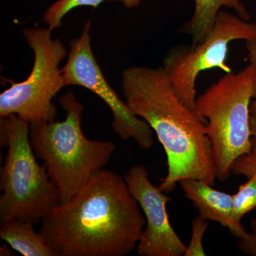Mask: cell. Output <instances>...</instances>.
<instances>
[{"label": "cell", "instance_id": "cell-1", "mask_svg": "<svg viewBox=\"0 0 256 256\" xmlns=\"http://www.w3.org/2000/svg\"><path fill=\"white\" fill-rule=\"evenodd\" d=\"M124 178L102 169L42 220L40 234L56 256H124L146 223Z\"/></svg>", "mask_w": 256, "mask_h": 256}, {"label": "cell", "instance_id": "cell-2", "mask_svg": "<svg viewBox=\"0 0 256 256\" xmlns=\"http://www.w3.org/2000/svg\"><path fill=\"white\" fill-rule=\"evenodd\" d=\"M120 86L127 105L149 124L166 153L168 174L160 190L169 193L186 178L213 186L216 175L206 122L176 95L163 67H128Z\"/></svg>", "mask_w": 256, "mask_h": 256}, {"label": "cell", "instance_id": "cell-3", "mask_svg": "<svg viewBox=\"0 0 256 256\" xmlns=\"http://www.w3.org/2000/svg\"><path fill=\"white\" fill-rule=\"evenodd\" d=\"M58 102L66 112L65 119L30 126V139L35 154L43 160L58 188L60 204H65L107 166L116 146L110 141L86 137L82 128L84 105L73 92L60 96Z\"/></svg>", "mask_w": 256, "mask_h": 256}, {"label": "cell", "instance_id": "cell-4", "mask_svg": "<svg viewBox=\"0 0 256 256\" xmlns=\"http://www.w3.org/2000/svg\"><path fill=\"white\" fill-rule=\"evenodd\" d=\"M30 124L16 114L1 118V144L8 146L0 172V220L38 223L60 204V192L40 165L30 139Z\"/></svg>", "mask_w": 256, "mask_h": 256}, {"label": "cell", "instance_id": "cell-5", "mask_svg": "<svg viewBox=\"0 0 256 256\" xmlns=\"http://www.w3.org/2000/svg\"><path fill=\"white\" fill-rule=\"evenodd\" d=\"M254 70L249 64L237 73L226 74L196 97V110L206 121L217 180L226 181L237 158L252 148L250 106Z\"/></svg>", "mask_w": 256, "mask_h": 256}, {"label": "cell", "instance_id": "cell-6", "mask_svg": "<svg viewBox=\"0 0 256 256\" xmlns=\"http://www.w3.org/2000/svg\"><path fill=\"white\" fill-rule=\"evenodd\" d=\"M52 33L40 26L24 30V38L33 50V67L23 82L6 79L11 85L0 94V118L16 114L30 126L55 121L57 110L52 99L65 87L60 66L68 50Z\"/></svg>", "mask_w": 256, "mask_h": 256}, {"label": "cell", "instance_id": "cell-7", "mask_svg": "<svg viewBox=\"0 0 256 256\" xmlns=\"http://www.w3.org/2000/svg\"><path fill=\"white\" fill-rule=\"evenodd\" d=\"M236 40H256V24L220 10L204 40L191 46L173 47L165 56L162 67L175 92L198 116L196 106V79L201 72L214 68L225 74L232 73V68L226 63L228 45Z\"/></svg>", "mask_w": 256, "mask_h": 256}, {"label": "cell", "instance_id": "cell-8", "mask_svg": "<svg viewBox=\"0 0 256 256\" xmlns=\"http://www.w3.org/2000/svg\"><path fill=\"white\" fill-rule=\"evenodd\" d=\"M90 28L89 20L80 36L69 44L67 60L62 68L65 87L78 86L98 96L112 112L114 133L124 140H134L143 150H150L154 144V132L144 120L133 114L106 80L92 52Z\"/></svg>", "mask_w": 256, "mask_h": 256}, {"label": "cell", "instance_id": "cell-9", "mask_svg": "<svg viewBox=\"0 0 256 256\" xmlns=\"http://www.w3.org/2000/svg\"><path fill=\"white\" fill-rule=\"evenodd\" d=\"M128 188L146 215V228L137 245L140 256H182L186 245L172 226L166 205L172 198L149 180L142 164L134 165L124 175Z\"/></svg>", "mask_w": 256, "mask_h": 256}, {"label": "cell", "instance_id": "cell-10", "mask_svg": "<svg viewBox=\"0 0 256 256\" xmlns=\"http://www.w3.org/2000/svg\"><path fill=\"white\" fill-rule=\"evenodd\" d=\"M180 184L185 197L193 202L202 218L218 222L238 238L247 234L242 224L236 223L232 216L233 195L215 190L202 180L186 178Z\"/></svg>", "mask_w": 256, "mask_h": 256}, {"label": "cell", "instance_id": "cell-11", "mask_svg": "<svg viewBox=\"0 0 256 256\" xmlns=\"http://www.w3.org/2000/svg\"><path fill=\"white\" fill-rule=\"evenodd\" d=\"M193 16L180 32L191 36L192 44L200 43L208 35L222 6L230 8L242 20L248 21L250 16L240 0H194Z\"/></svg>", "mask_w": 256, "mask_h": 256}, {"label": "cell", "instance_id": "cell-12", "mask_svg": "<svg viewBox=\"0 0 256 256\" xmlns=\"http://www.w3.org/2000/svg\"><path fill=\"white\" fill-rule=\"evenodd\" d=\"M0 238L12 248L24 256H56L34 224L18 220L2 222Z\"/></svg>", "mask_w": 256, "mask_h": 256}, {"label": "cell", "instance_id": "cell-13", "mask_svg": "<svg viewBox=\"0 0 256 256\" xmlns=\"http://www.w3.org/2000/svg\"><path fill=\"white\" fill-rule=\"evenodd\" d=\"M106 1L118 2L124 4V8L133 9L142 4L143 0H57L47 8L42 21L53 32L62 26L64 16L72 10L80 6L96 8Z\"/></svg>", "mask_w": 256, "mask_h": 256}, {"label": "cell", "instance_id": "cell-14", "mask_svg": "<svg viewBox=\"0 0 256 256\" xmlns=\"http://www.w3.org/2000/svg\"><path fill=\"white\" fill-rule=\"evenodd\" d=\"M244 176L248 181L240 185L238 192L233 195L232 216L238 224H242L244 216L256 208V171L248 172Z\"/></svg>", "mask_w": 256, "mask_h": 256}, {"label": "cell", "instance_id": "cell-15", "mask_svg": "<svg viewBox=\"0 0 256 256\" xmlns=\"http://www.w3.org/2000/svg\"><path fill=\"white\" fill-rule=\"evenodd\" d=\"M208 222L207 220L198 216L192 220V237L190 244L186 247L184 256H205L204 248L203 246V238Z\"/></svg>", "mask_w": 256, "mask_h": 256}, {"label": "cell", "instance_id": "cell-16", "mask_svg": "<svg viewBox=\"0 0 256 256\" xmlns=\"http://www.w3.org/2000/svg\"><path fill=\"white\" fill-rule=\"evenodd\" d=\"M254 171H256V140L252 138V149L234 161L232 166V173L244 176L246 173ZM250 225L252 233L256 234V220H252Z\"/></svg>", "mask_w": 256, "mask_h": 256}, {"label": "cell", "instance_id": "cell-17", "mask_svg": "<svg viewBox=\"0 0 256 256\" xmlns=\"http://www.w3.org/2000/svg\"><path fill=\"white\" fill-rule=\"evenodd\" d=\"M246 48L247 50L248 60L254 70V94L250 106V114L256 116V40L246 42Z\"/></svg>", "mask_w": 256, "mask_h": 256}, {"label": "cell", "instance_id": "cell-18", "mask_svg": "<svg viewBox=\"0 0 256 256\" xmlns=\"http://www.w3.org/2000/svg\"><path fill=\"white\" fill-rule=\"evenodd\" d=\"M238 248L247 255L256 256V234L247 233L239 238Z\"/></svg>", "mask_w": 256, "mask_h": 256}, {"label": "cell", "instance_id": "cell-19", "mask_svg": "<svg viewBox=\"0 0 256 256\" xmlns=\"http://www.w3.org/2000/svg\"><path fill=\"white\" fill-rule=\"evenodd\" d=\"M250 126L252 137L256 140V116L255 114H250Z\"/></svg>", "mask_w": 256, "mask_h": 256}, {"label": "cell", "instance_id": "cell-20", "mask_svg": "<svg viewBox=\"0 0 256 256\" xmlns=\"http://www.w3.org/2000/svg\"><path fill=\"white\" fill-rule=\"evenodd\" d=\"M11 250L8 246L5 245L3 247H1L0 248V256H12V255Z\"/></svg>", "mask_w": 256, "mask_h": 256}]
</instances>
